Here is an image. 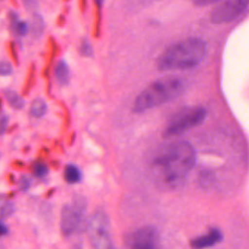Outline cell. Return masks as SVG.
I'll list each match as a JSON object with an SVG mask.
<instances>
[{"instance_id":"8992f818","label":"cell","mask_w":249,"mask_h":249,"mask_svg":"<svg viewBox=\"0 0 249 249\" xmlns=\"http://www.w3.org/2000/svg\"><path fill=\"white\" fill-rule=\"evenodd\" d=\"M87 232L93 249H116L110 233L109 220L103 211H96L91 215Z\"/></svg>"},{"instance_id":"ffe728a7","label":"cell","mask_w":249,"mask_h":249,"mask_svg":"<svg viewBox=\"0 0 249 249\" xmlns=\"http://www.w3.org/2000/svg\"><path fill=\"white\" fill-rule=\"evenodd\" d=\"M196 5L197 6H206V5H210V4H215L218 3L222 0H192Z\"/></svg>"},{"instance_id":"7402d4cb","label":"cell","mask_w":249,"mask_h":249,"mask_svg":"<svg viewBox=\"0 0 249 249\" xmlns=\"http://www.w3.org/2000/svg\"><path fill=\"white\" fill-rule=\"evenodd\" d=\"M7 232H8V228L2 222H0V235H4Z\"/></svg>"},{"instance_id":"8fae6325","label":"cell","mask_w":249,"mask_h":249,"mask_svg":"<svg viewBox=\"0 0 249 249\" xmlns=\"http://www.w3.org/2000/svg\"><path fill=\"white\" fill-rule=\"evenodd\" d=\"M54 76L56 80L62 85H66L69 82L70 80L69 67L64 60H60L54 67Z\"/></svg>"},{"instance_id":"6da1fadb","label":"cell","mask_w":249,"mask_h":249,"mask_svg":"<svg viewBox=\"0 0 249 249\" xmlns=\"http://www.w3.org/2000/svg\"><path fill=\"white\" fill-rule=\"evenodd\" d=\"M196 159V150L188 141L177 140L163 145L151 162L156 185L167 191L181 187L195 166Z\"/></svg>"},{"instance_id":"44dd1931","label":"cell","mask_w":249,"mask_h":249,"mask_svg":"<svg viewBox=\"0 0 249 249\" xmlns=\"http://www.w3.org/2000/svg\"><path fill=\"white\" fill-rule=\"evenodd\" d=\"M8 126V118L6 116L0 117V133L3 134Z\"/></svg>"},{"instance_id":"9c48e42d","label":"cell","mask_w":249,"mask_h":249,"mask_svg":"<svg viewBox=\"0 0 249 249\" xmlns=\"http://www.w3.org/2000/svg\"><path fill=\"white\" fill-rule=\"evenodd\" d=\"M223 240V232L218 228H211L207 233L193 238L190 242V245L193 249H206L216 244L220 243Z\"/></svg>"},{"instance_id":"2e32d148","label":"cell","mask_w":249,"mask_h":249,"mask_svg":"<svg viewBox=\"0 0 249 249\" xmlns=\"http://www.w3.org/2000/svg\"><path fill=\"white\" fill-rule=\"evenodd\" d=\"M33 173L36 177H39V178L45 177L48 173V167L43 162H37L33 166Z\"/></svg>"},{"instance_id":"7c38bea8","label":"cell","mask_w":249,"mask_h":249,"mask_svg":"<svg viewBox=\"0 0 249 249\" xmlns=\"http://www.w3.org/2000/svg\"><path fill=\"white\" fill-rule=\"evenodd\" d=\"M64 178L69 184H75L81 181L82 173L75 164H68L64 169Z\"/></svg>"},{"instance_id":"ac0fdd59","label":"cell","mask_w":249,"mask_h":249,"mask_svg":"<svg viewBox=\"0 0 249 249\" xmlns=\"http://www.w3.org/2000/svg\"><path fill=\"white\" fill-rule=\"evenodd\" d=\"M13 72V67L10 62L2 61L0 62V75L1 76H9Z\"/></svg>"},{"instance_id":"4fadbf2b","label":"cell","mask_w":249,"mask_h":249,"mask_svg":"<svg viewBox=\"0 0 249 249\" xmlns=\"http://www.w3.org/2000/svg\"><path fill=\"white\" fill-rule=\"evenodd\" d=\"M47 103L42 98H36L30 105V114L34 118H41L47 112Z\"/></svg>"},{"instance_id":"ba28073f","label":"cell","mask_w":249,"mask_h":249,"mask_svg":"<svg viewBox=\"0 0 249 249\" xmlns=\"http://www.w3.org/2000/svg\"><path fill=\"white\" fill-rule=\"evenodd\" d=\"M159 233L155 227L145 226L129 232L125 237L128 249H157Z\"/></svg>"},{"instance_id":"277c9868","label":"cell","mask_w":249,"mask_h":249,"mask_svg":"<svg viewBox=\"0 0 249 249\" xmlns=\"http://www.w3.org/2000/svg\"><path fill=\"white\" fill-rule=\"evenodd\" d=\"M206 116L207 111L204 107L194 106L185 108L177 112L169 120L163 130V136L165 138H172L184 134L188 130L201 124Z\"/></svg>"},{"instance_id":"5b68a950","label":"cell","mask_w":249,"mask_h":249,"mask_svg":"<svg viewBox=\"0 0 249 249\" xmlns=\"http://www.w3.org/2000/svg\"><path fill=\"white\" fill-rule=\"evenodd\" d=\"M87 211V201L83 196H75L71 202L61 209L60 229L64 235L70 236L78 232L84 223Z\"/></svg>"},{"instance_id":"7a4b0ae2","label":"cell","mask_w":249,"mask_h":249,"mask_svg":"<svg viewBox=\"0 0 249 249\" xmlns=\"http://www.w3.org/2000/svg\"><path fill=\"white\" fill-rule=\"evenodd\" d=\"M207 43L197 37L180 40L168 46L158 57L157 67L160 71L184 70L197 66L207 55Z\"/></svg>"},{"instance_id":"603a6c76","label":"cell","mask_w":249,"mask_h":249,"mask_svg":"<svg viewBox=\"0 0 249 249\" xmlns=\"http://www.w3.org/2000/svg\"><path fill=\"white\" fill-rule=\"evenodd\" d=\"M94 1H95V4H96L98 7L102 6V4H103V2H104V0H94Z\"/></svg>"},{"instance_id":"5bb4252c","label":"cell","mask_w":249,"mask_h":249,"mask_svg":"<svg viewBox=\"0 0 249 249\" xmlns=\"http://www.w3.org/2000/svg\"><path fill=\"white\" fill-rule=\"evenodd\" d=\"M5 97L9 104L15 109H21L24 106V100L14 90L8 89L5 91Z\"/></svg>"},{"instance_id":"30bf717a","label":"cell","mask_w":249,"mask_h":249,"mask_svg":"<svg viewBox=\"0 0 249 249\" xmlns=\"http://www.w3.org/2000/svg\"><path fill=\"white\" fill-rule=\"evenodd\" d=\"M45 30V21L44 18L41 15L34 13L31 21H30V26H29V31L31 35L35 38H39Z\"/></svg>"},{"instance_id":"9a60e30c","label":"cell","mask_w":249,"mask_h":249,"mask_svg":"<svg viewBox=\"0 0 249 249\" xmlns=\"http://www.w3.org/2000/svg\"><path fill=\"white\" fill-rule=\"evenodd\" d=\"M14 21V26H15V30H16V33L18 35H20V36H23L25 35L28 30H29V26L27 25L26 22L24 21H18V19H15L13 20Z\"/></svg>"},{"instance_id":"3957f363","label":"cell","mask_w":249,"mask_h":249,"mask_svg":"<svg viewBox=\"0 0 249 249\" xmlns=\"http://www.w3.org/2000/svg\"><path fill=\"white\" fill-rule=\"evenodd\" d=\"M186 81L177 76H165L152 82L135 98L132 111L143 113L161 106L178 96L186 89Z\"/></svg>"},{"instance_id":"d6986e66","label":"cell","mask_w":249,"mask_h":249,"mask_svg":"<svg viewBox=\"0 0 249 249\" xmlns=\"http://www.w3.org/2000/svg\"><path fill=\"white\" fill-rule=\"evenodd\" d=\"M24 7L30 11V12H34L37 11L38 9V4H39V1L38 0H21Z\"/></svg>"},{"instance_id":"e0dca14e","label":"cell","mask_w":249,"mask_h":249,"mask_svg":"<svg viewBox=\"0 0 249 249\" xmlns=\"http://www.w3.org/2000/svg\"><path fill=\"white\" fill-rule=\"evenodd\" d=\"M81 53L83 55L85 56H91L92 55V53H93V50H92V47L90 45V43L88 41V40H84L82 42V45H81Z\"/></svg>"},{"instance_id":"52a82bcc","label":"cell","mask_w":249,"mask_h":249,"mask_svg":"<svg viewBox=\"0 0 249 249\" xmlns=\"http://www.w3.org/2000/svg\"><path fill=\"white\" fill-rule=\"evenodd\" d=\"M249 8V0H222L212 10L210 19L213 23H227L239 18Z\"/></svg>"}]
</instances>
